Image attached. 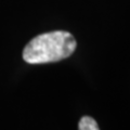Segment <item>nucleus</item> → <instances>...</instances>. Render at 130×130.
I'll return each mask as SVG.
<instances>
[{
	"mask_svg": "<svg viewBox=\"0 0 130 130\" xmlns=\"http://www.w3.org/2000/svg\"><path fill=\"white\" fill-rule=\"evenodd\" d=\"M78 129L79 130H100L96 121L92 117H89V116L81 117L78 125Z\"/></svg>",
	"mask_w": 130,
	"mask_h": 130,
	"instance_id": "nucleus-2",
	"label": "nucleus"
},
{
	"mask_svg": "<svg viewBox=\"0 0 130 130\" xmlns=\"http://www.w3.org/2000/svg\"><path fill=\"white\" fill-rule=\"evenodd\" d=\"M76 40L71 32L55 30L36 36L23 50V59L28 64L59 62L71 56L76 50Z\"/></svg>",
	"mask_w": 130,
	"mask_h": 130,
	"instance_id": "nucleus-1",
	"label": "nucleus"
}]
</instances>
